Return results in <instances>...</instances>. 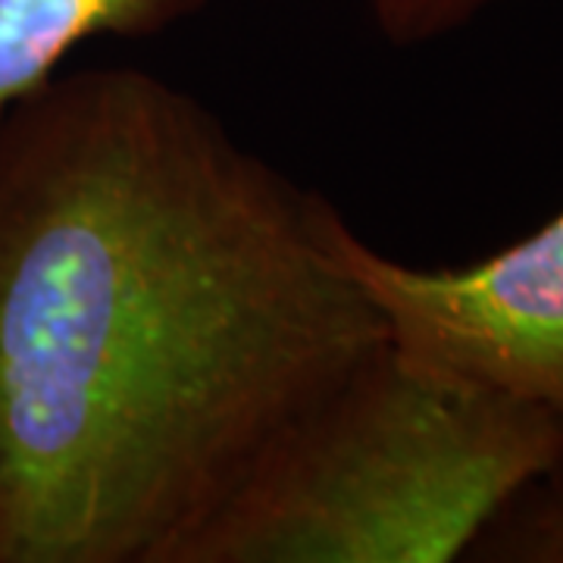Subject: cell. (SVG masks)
Returning <instances> with one entry per match:
<instances>
[{"mask_svg": "<svg viewBox=\"0 0 563 563\" xmlns=\"http://www.w3.org/2000/svg\"><path fill=\"white\" fill-rule=\"evenodd\" d=\"M335 203L179 85L54 76L0 122V563H163L385 342Z\"/></svg>", "mask_w": 563, "mask_h": 563, "instance_id": "cell-1", "label": "cell"}, {"mask_svg": "<svg viewBox=\"0 0 563 563\" xmlns=\"http://www.w3.org/2000/svg\"><path fill=\"white\" fill-rule=\"evenodd\" d=\"M563 457V413L388 342L288 422L163 563H451Z\"/></svg>", "mask_w": 563, "mask_h": 563, "instance_id": "cell-2", "label": "cell"}, {"mask_svg": "<svg viewBox=\"0 0 563 563\" xmlns=\"http://www.w3.org/2000/svg\"><path fill=\"white\" fill-rule=\"evenodd\" d=\"M325 239L407 361L563 413V207L523 242L461 269L388 257L339 207Z\"/></svg>", "mask_w": 563, "mask_h": 563, "instance_id": "cell-3", "label": "cell"}, {"mask_svg": "<svg viewBox=\"0 0 563 563\" xmlns=\"http://www.w3.org/2000/svg\"><path fill=\"white\" fill-rule=\"evenodd\" d=\"M207 0H0V122L57 76L81 41L151 38Z\"/></svg>", "mask_w": 563, "mask_h": 563, "instance_id": "cell-4", "label": "cell"}, {"mask_svg": "<svg viewBox=\"0 0 563 563\" xmlns=\"http://www.w3.org/2000/svg\"><path fill=\"white\" fill-rule=\"evenodd\" d=\"M463 561L563 563V457L504 504Z\"/></svg>", "mask_w": 563, "mask_h": 563, "instance_id": "cell-5", "label": "cell"}, {"mask_svg": "<svg viewBox=\"0 0 563 563\" xmlns=\"http://www.w3.org/2000/svg\"><path fill=\"white\" fill-rule=\"evenodd\" d=\"M366 13L391 47H420L466 29L507 0H363Z\"/></svg>", "mask_w": 563, "mask_h": 563, "instance_id": "cell-6", "label": "cell"}]
</instances>
